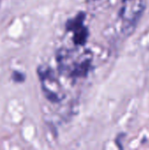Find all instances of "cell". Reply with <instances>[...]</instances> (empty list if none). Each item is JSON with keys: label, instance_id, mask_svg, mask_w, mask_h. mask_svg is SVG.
I'll list each match as a JSON object with an SVG mask.
<instances>
[{"label": "cell", "instance_id": "cell-1", "mask_svg": "<svg viewBox=\"0 0 149 150\" xmlns=\"http://www.w3.org/2000/svg\"><path fill=\"white\" fill-rule=\"evenodd\" d=\"M144 9V0H124L121 18L126 33L133 32Z\"/></svg>", "mask_w": 149, "mask_h": 150}, {"label": "cell", "instance_id": "cell-2", "mask_svg": "<svg viewBox=\"0 0 149 150\" xmlns=\"http://www.w3.org/2000/svg\"><path fill=\"white\" fill-rule=\"evenodd\" d=\"M12 80L16 83H23L25 79V76L18 71H14L12 73Z\"/></svg>", "mask_w": 149, "mask_h": 150}]
</instances>
